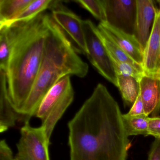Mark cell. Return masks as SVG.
<instances>
[{
	"mask_svg": "<svg viewBox=\"0 0 160 160\" xmlns=\"http://www.w3.org/2000/svg\"><path fill=\"white\" fill-rule=\"evenodd\" d=\"M118 104L99 83L68 122L70 160H127L129 137Z\"/></svg>",
	"mask_w": 160,
	"mask_h": 160,
	"instance_id": "6da1fadb",
	"label": "cell"
},
{
	"mask_svg": "<svg viewBox=\"0 0 160 160\" xmlns=\"http://www.w3.org/2000/svg\"><path fill=\"white\" fill-rule=\"evenodd\" d=\"M160 47V9L156 8L154 21L143 54V68L146 74L157 75L156 66Z\"/></svg>",
	"mask_w": 160,
	"mask_h": 160,
	"instance_id": "4fadbf2b",
	"label": "cell"
},
{
	"mask_svg": "<svg viewBox=\"0 0 160 160\" xmlns=\"http://www.w3.org/2000/svg\"><path fill=\"white\" fill-rule=\"evenodd\" d=\"M149 117L146 115L129 117L122 114V122L127 135L149 136Z\"/></svg>",
	"mask_w": 160,
	"mask_h": 160,
	"instance_id": "e0dca14e",
	"label": "cell"
},
{
	"mask_svg": "<svg viewBox=\"0 0 160 160\" xmlns=\"http://www.w3.org/2000/svg\"><path fill=\"white\" fill-rule=\"evenodd\" d=\"M75 2L88 11L95 18L100 20V23L106 22L103 0H77Z\"/></svg>",
	"mask_w": 160,
	"mask_h": 160,
	"instance_id": "ffe728a7",
	"label": "cell"
},
{
	"mask_svg": "<svg viewBox=\"0 0 160 160\" xmlns=\"http://www.w3.org/2000/svg\"><path fill=\"white\" fill-rule=\"evenodd\" d=\"M83 28L88 59L102 76L117 87V73L98 28L90 20H83Z\"/></svg>",
	"mask_w": 160,
	"mask_h": 160,
	"instance_id": "5b68a950",
	"label": "cell"
},
{
	"mask_svg": "<svg viewBox=\"0 0 160 160\" xmlns=\"http://www.w3.org/2000/svg\"><path fill=\"white\" fill-rule=\"evenodd\" d=\"M117 87L124 104L132 107L140 92L139 79L133 77L117 75Z\"/></svg>",
	"mask_w": 160,
	"mask_h": 160,
	"instance_id": "5bb4252c",
	"label": "cell"
},
{
	"mask_svg": "<svg viewBox=\"0 0 160 160\" xmlns=\"http://www.w3.org/2000/svg\"><path fill=\"white\" fill-rule=\"evenodd\" d=\"M140 94L146 116L157 117L160 113V75L144 74L139 80Z\"/></svg>",
	"mask_w": 160,
	"mask_h": 160,
	"instance_id": "30bf717a",
	"label": "cell"
},
{
	"mask_svg": "<svg viewBox=\"0 0 160 160\" xmlns=\"http://www.w3.org/2000/svg\"><path fill=\"white\" fill-rule=\"evenodd\" d=\"M125 115L129 117H137L146 115L140 92L135 102L131 107L130 111Z\"/></svg>",
	"mask_w": 160,
	"mask_h": 160,
	"instance_id": "603a6c76",
	"label": "cell"
},
{
	"mask_svg": "<svg viewBox=\"0 0 160 160\" xmlns=\"http://www.w3.org/2000/svg\"><path fill=\"white\" fill-rule=\"evenodd\" d=\"M148 160H160V139L155 138L152 143Z\"/></svg>",
	"mask_w": 160,
	"mask_h": 160,
	"instance_id": "d4e9b609",
	"label": "cell"
},
{
	"mask_svg": "<svg viewBox=\"0 0 160 160\" xmlns=\"http://www.w3.org/2000/svg\"><path fill=\"white\" fill-rule=\"evenodd\" d=\"M111 60L117 75L133 77L140 80L145 74L143 70H140L129 63L120 62L114 60Z\"/></svg>",
	"mask_w": 160,
	"mask_h": 160,
	"instance_id": "44dd1931",
	"label": "cell"
},
{
	"mask_svg": "<svg viewBox=\"0 0 160 160\" xmlns=\"http://www.w3.org/2000/svg\"><path fill=\"white\" fill-rule=\"evenodd\" d=\"M51 15L42 13L32 20L9 27L12 46L6 69L9 97L20 113L38 75Z\"/></svg>",
	"mask_w": 160,
	"mask_h": 160,
	"instance_id": "7a4b0ae2",
	"label": "cell"
},
{
	"mask_svg": "<svg viewBox=\"0 0 160 160\" xmlns=\"http://www.w3.org/2000/svg\"><path fill=\"white\" fill-rule=\"evenodd\" d=\"M26 122L24 116L17 111L9 97L6 72L0 69V132L15 125L17 121Z\"/></svg>",
	"mask_w": 160,
	"mask_h": 160,
	"instance_id": "8fae6325",
	"label": "cell"
},
{
	"mask_svg": "<svg viewBox=\"0 0 160 160\" xmlns=\"http://www.w3.org/2000/svg\"><path fill=\"white\" fill-rule=\"evenodd\" d=\"M98 28V27H97ZM102 40L108 51L111 59L122 62L129 63L136 68L143 70V67L134 61L116 43L114 42L104 32L98 28Z\"/></svg>",
	"mask_w": 160,
	"mask_h": 160,
	"instance_id": "ac0fdd59",
	"label": "cell"
},
{
	"mask_svg": "<svg viewBox=\"0 0 160 160\" xmlns=\"http://www.w3.org/2000/svg\"><path fill=\"white\" fill-rule=\"evenodd\" d=\"M32 0H0V25L14 19Z\"/></svg>",
	"mask_w": 160,
	"mask_h": 160,
	"instance_id": "2e32d148",
	"label": "cell"
},
{
	"mask_svg": "<svg viewBox=\"0 0 160 160\" xmlns=\"http://www.w3.org/2000/svg\"><path fill=\"white\" fill-rule=\"evenodd\" d=\"M157 2L159 3V8L160 9V1H158ZM156 74L160 75V47L159 57H158V61H157V66H156Z\"/></svg>",
	"mask_w": 160,
	"mask_h": 160,
	"instance_id": "484cf974",
	"label": "cell"
},
{
	"mask_svg": "<svg viewBox=\"0 0 160 160\" xmlns=\"http://www.w3.org/2000/svg\"><path fill=\"white\" fill-rule=\"evenodd\" d=\"M58 5L57 3L52 8V19L65 33L76 51L87 56L83 20L72 12Z\"/></svg>",
	"mask_w": 160,
	"mask_h": 160,
	"instance_id": "52a82bcc",
	"label": "cell"
},
{
	"mask_svg": "<svg viewBox=\"0 0 160 160\" xmlns=\"http://www.w3.org/2000/svg\"><path fill=\"white\" fill-rule=\"evenodd\" d=\"M56 1L52 0H32V1L14 19L5 24L10 25L17 22L29 21L43 13L49 8H53L57 3Z\"/></svg>",
	"mask_w": 160,
	"mask_h": 160,
	"instance_id": "9a60e30c",
	"label": "cell"
},
{
	"mask_svg": "<svg viewBox=\"0 0 160 160\" xmlns=\"http://www.w3.org/2000/svg\"><path fill=\"white\" fill-rule=\"evenodd\" d=\"M74 97L71 76L62 78L47 93L42 101L36 116L41 120L48 137L50 139L52 132Z\"/></svg>",
	"mask_w": 160,
	"mask_h": 160,
	"instance_id": "277c9868",
	"label": "cell"
},
{
	"mask_svg": "<svg viewBox=\"0 0 160 160\" xmlns=\"http://www.w3.org/2000/svg\"><path fill=\"white\" fill-rule=\"evenodd\" d=\"M88 65L79 57L51 16L40 69L31 92L20 112L27 121L35 116L49 90L67 76L85 77Z\"/></svg>",
	"mask_w": 160,
	"mask_h": 160,
	"instance_id": "3957f363",
	"label": "cell"
},
{
	"mask_svg": "<svg viewBox=\"0 0 160 160\" xmlns=\"http://www.w3.org/2000/svg\"><path fill=\"white\" fill-rule=\"evenodd\" d=\"M108 25L134 35L137 0H103Z\"/></svg>",
	"mask_w": 160,
	"mask_h": 160,
	"instance_id": "ba28073f",
	"label": "cell"
},
{
	"mask_svg": "<svg viewBox=\"0 0 160 160\" xmlns=\"http://www.w3.org/2000/svg\"><path fill=\"white\" fill-rule=\"evenodd\" d=\"M12 41L9 28L0 25V69L6 72L12 48Z\"/></svg>",
	"mask_w": 160,
	"mask_h": 160,
	"instance_id": "d6986e66",
	"label": "cell"
},
{
	"mask_svg": "<svg viewBox=\"0 0 160 160\" xmlns=\"http://www.w3.org/2000/svg\"><path fill=\"white\" fill-rule=\"evenodd\" d=\"M97 27L103 31L134 61L143 67L144 49L134 35L126 33L107 23H100Z\"/></svg>",
	"mask_w": 160,
	"mask_h": 160,
	"instance_id": "9c48e42d",
	"label": "cell"
},
{
	"mask_svg": "<svg viewBox=\"0 0 160 160\" xmlns=\"http://www.w3.org/2000/svg\"><path fill=\"white\" fill-rule=\"evenodd\" d=\"M156 7L152 0H137V13L134 35L145 49L150 34Z\"/></svg>",
	"mask_w": 160,
	"mask_h": 160,
	"instance_id": "7c38bea8",
	"label": "cell"
},
{
	"mask_svg": "<svg viewBox=\"0 0 160 160\" xmlns=\"http://www.w3.org/2000/svg\"><path fill=\"white\" fill-rule=\"evenodd\" d=\"M0 160H15L12 152L4 139L0 142Z\"/></svg>",
	"mask_w": 160,
	"mask_h": 160,
	"instance_id": "cb8c5ba5",
	"label": "cell"
},
{
	"mask_svg": "<svg viewBox=\"0 0 160 160\" xmlns=\"http://www.w3.org/2000/svg\"><path fill=\"white\" fill-rule=\"evenodd\" d=\"M20 133L15 160H50V139L43 126L34 128L27 122L21 128Z\"/></svg>",
	"mask_w": 160,
	"mask_h": 160,
	"instance_id": "8992f818",
	"label": "cell"
},
{
	"mask_svg": "<svg viewBox=\"0 0 160 160\" xmlns=\"http://www.w3.org/2000/svg\"><path fill=\"white\" fill-rule=\"evenodd\" d=\"M160 139V117H149V136Z\"/></svg>",
	"mask_w": 160,
	"mask_h": 160,
	"instance_id": "7402d4cb",
	"label": "cell"
}]
</instances>
